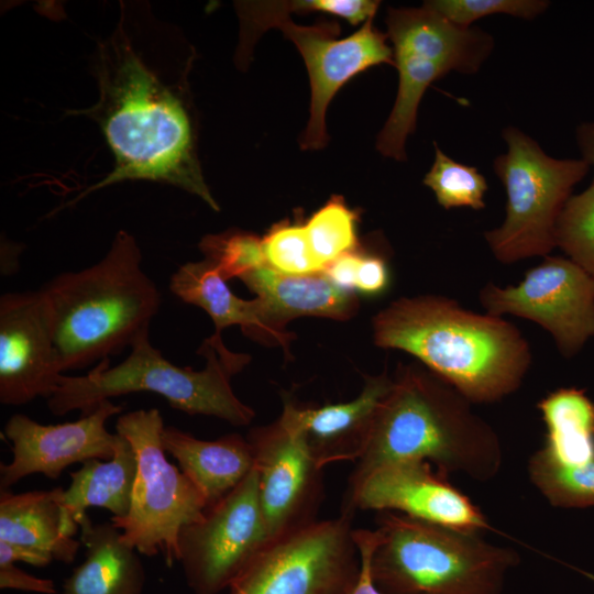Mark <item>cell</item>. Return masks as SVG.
Segmentation results:
<instances>
[{
    "mask_svg": "<svg viewBox=\"0 0 594 594\" xmlns=\"http://www.w3.org/2000/svg\"><path fill=\"white\" fill-rule=\"evenodd\" d=\"M453 386L427 369L399 366L373 416L349 481L393 462L418 460L448 475L486 482L503 464L501 440Z\"/></svg>",
    "mask_w": 594,
    "mask_h": 594,
    "instance_id": "obj_3",
    "label": "cell"
},
{
    "mask_svg": "<svg viewBox=\"0 0 594 594\" xmlns=\"http://www.w3.org/2000/svg\"><path fill=\"white\" fill-rule=\"evenodd\" d=\"M22 561L34 566H45L53 558L41 551L0 541V563H15Z\"/></svg>",
    "mask_w": 594,
    "mask_h": 594,
    "instance_id": "obj_36",
    "label": "cell"
},
{
    "mask_svg": "<svg viewBox=\"0 0 594 594\" xmlns=\"http://www.w3.org/2000/svg\"><path fill=\"white\" fill-rule=\"evenodd\" d=\"M435 162L424 178L444 209L469 207L485 208L487 183L477 168L464 165L446 155L435 143Z\"/></svg>",
    "mask_w": 594,
    "mask_h": 594,
    "instance_id": "obj_27",
    "label": "cell"
},
{
    "mask_svg": "<svg viewBox=\"0 0 594 594\" xmlns=\"http://www.w3.org/2000/svg\"><path fill=\"white\" fill-rule=\"evenodd\" d=\"M206 260L211 262L228 280L241 278L251 271L266 265L262 239L248 232L230 230L207 234L199 242Z\"/></svg>",
    "mask_w": 594,
    "mask_h": 594,
    "instance_id": "obj_29",
    "label": "cell"
},
{
    "mask_svg": "<svg viewBox=\"0 0 594 594\" xmlns=\"http://www.w3.org/2000/svg\"><path fill=\"white\" fill-rule=\"evenodd\" d=\"M556 245L594 276V183L564 205L557 222Z\"/></svg>",
    "mask_w": 594,
    "mask_h": 594,
    "instance_id": "obj_28",
    "label": "cell"
},
{
    "mask_svg": "<svg viewBox=\"0 0 594 594\" xmlns=\"http://www.w3.org/2000/svg\"><path fill=\"white\" fill-rule=\"evenodd\" d=\"M249 18L255 31L279 29L300 52L310 80V116L300 145L304 150L322 148L328 141L326 112L338 90L359 73L380 64L395 65L387 34L369 19L349 37L337 40V23L298 25L283 1L253 2Z\"/></svg>",
    "mask_w": 594,
    "mask_h": 594,
    "instance_id": "obj_11",
    "label": "cell"
},
{
    "mask_svg": "<svg viewBox=\"0 0 594 594\" xmlns=\"http://www.w3.org/2000/svg\"><path fill=\"white\" fill-rule=\"evenodd\" d=\"M64 490L0 493V541L31 548L64 563L74 561L80 540L79 525L64 512Z\"/></svg>",
    "mask_w": 594,
    "mask_h": 594,
    "instance_id": "obj_21",
    "label": "cell"
},
{
    "mask_svg": "<svg viewBox=\"0 0 594 594\" xmlns=\"http://www.w3.org/2000/svg\"><path fill=\"white\" fill-rule=\"evenodd\" d=\"M392 384L393 378L386 373L366 375L354 399L321 407H299L285 399L278 420L302 438L320 468L336 462H356L364 450L375 410Z\"/></svg>",
    "mask_w": 594,
    "mask_h": 594,
    "instance_id": "obj_19",
    "label": "cell"
},
{
    "mask_svg": "<svg viewBox=\"0 0 594 594\" xmlns=\"http://www.w3.org/2000/svg\"><path fill=\"white\" fill-rule=\"evenodd\" d=\"M537 407L547 435L528 461L532 484L554 507L594 506V403L582 389L564 387Z\"/></svg>",
    "mask_w": 594,
    "mask_h": 594,
    "instance_id": "obj_14",
    "label": "cell"
},
{
    "mask_svg": "<svg viewBox=\"0 0 594 594\" xmlns=\"http://www.w3.org/2000/svg\"><path fill=\"white\" fill-rule=\"evenodd\" d=\"M361 257L362 254L356 252L346 253L330 263L323 272L336 286L353 292Z\"/></svg>",
    "mask_w": 594,
    "mask_h": 594,
    "instance_id": "obj_35",
    "label": "cell"
},
{
    "mask_svg": "<svg viewBox=\"0 0 594 594\" xmlns=\"http://www.w3.org/2000/svg\"><path fill=\"white\" fill-rule=\"evenodd\" d=\"M358 509L395 512L466 531L491 528L482 510L447 475L418 460L387 463L349 481L343 510Z\"/></svg>",
    "mask_w": 594,
    "mask_h": 594,
    "instance_id": "obj_16",
    "label": "cell"
},
{
    "mask_svg": "<svg viewBox=\"0 0 594 594\" xmlns=\"http://www.w3.org/2000/svg\"><path fill=\"white\" fill-rule=\"evenodd\" d=\"M265 263L286 275H307L322 272L314 260L304 223L284 220L274 224L262 238Z\"/></svg>",
    "mask_w": 594,
    "mask_h": 594,
    "instance_id": "obj_30",
    "label": "cell"
},
{
    "mask_svg": "<svg viewBox=\"0 0 594 594\" xmlns=\"http://www.w3.org/2000/svg\"><path fill=\"white\" fill-rule=\"evenodd\" d=\"M386 24L399 82L376 148L386 157L405 161L406 139L416 128L427 88L451 70L475 74L492 53L494 41L479 28L451 23L425 3L420 8H389Z\"/></svg>",
    "mask_w": 594,
    "mask_h": 594,
    "instance_id": "obj_7",
    "label": "cell"
},
{
    "mask_svg": "<svg viewBox=\"0 0 594 594\" xmlns=\"http://www.w3.org/2000/svg\"><path fill=\"white\" fill-rule=\"evenodd\" d=\"M358 213L333 196L305 223L311 255L323 271L340 256L355 252Z\"/></svg>",
    "mask_w": 594,
    "mask_h": 594,
    "instance_id": "obj_26",
    "label": "cell"
},
{
    "mask_svg": "<svg viewBox=\"0 0 594 594\" xmlns=\"http://www.w3.org/2000/svg\"><path fill=\"white\" fill-rule=\"evenodd\" d=\"M388 283V271L383 258L374 255H362L358 268L355 289L364 294H378Z\"/></svg>",
    "mask_w": 594,
    "mask_h": 594,
    "instance_id": "obj_34",
    "label": "cell"
},
{
    "mask_svg": "<svg viewBox=\"0 0 594 594\" xmlns=\"http://www.w3.org/2000/svg\"><path fill=\"white\" fill-rule=\"evenodd\" d=\"M51 309L44 293L0 297V403L25 405L48 398L59 376Z\"/></svg>",
    "mask_w": 594,
    "mask_h": 594,
    "instance_id": "obj_17",
    "label": "cell"
},
{
    "mask_svg": "<svg viewBox=\"0 0 594 594\" xmlns=\"http://www.w3.org/2000/svg\"><path fill=\"white\" fill-rule=\"evenodd\" d=\"M0 587L2 590H18L41 594L56 593L52 580L29 574L14 563H0Z\"/></svg>",
    "mask_w": 594,
    "mask_h": 594,
    "instance_id": "obj_33",
    "label": "cell"
},
{
    "mask_svg": "<svg viewBox=\"0 0 594 594\" xmlns=\"http://www.w3.org/2000/svg\"><path fill=\"white\" fill-rule=\"evenodd\" d=\"M194 58L182 33L158 20L148 3L121 2L116 28L92 56L98 99L89 108L68 111L99 125L114 167L75 201L117 183L148 180L176 186L220 210L198 157L189 85Z\"/></svg>",
    "mask_w": 594,
    "mask_h": 594,
    "instance_id": "obj_1",
    "label": "cell"
},
{
    "mask_svg": "<svg viewBox=\"0 0 594 594\" xmlns=\"http://www.w3.org/2000/svg\"><path fill=\"white\" fill-rule=\"evenodd\" d=\"M169 289L184 302L204 309L212 319L217 334L238 324L250 338L278 344L284 350L294 337L271 324L260 299L245 300L234 295L217 267L206 258L179 266L170 276Z\"/></svg>",
    "mask_w": 594,
    "mask_h": 594,
    "instance_id": "obj_22",
    "label": "cell"
},
{
    "mask_svg": "<svg viewBox=\"0 0 594 594\" xmlns=\"http://www.w3.org/2000/svg\"><path fill=\"white\" fill-rule=\"evenodd\" d=\"M353 536L360 556V570L344 594H383L371 573V556L377 541L376 530L354 529Z\"/></svg>",
    "mask_w": 594,
    "mask_h": 594,
    "instance_id": "obj_32",
    "label": "cell"
},
{
    "mask_svg": "<svg viewBox=\"0 0 594 594\" xmlns=\"http://www.w3.org/2000/svg\"><path fill=\"white\" fill-rule=\"evenodd\" d=\"M130 348L128 358L114 366H110L108 358L86 375L62 374L47 398L50 411L64 416L77 409L84 415L112 397L151 392L189 415L212 416L233 426H246L253 420L254 410L237 397L230 384L250 356L228 350L221 334L213 333L198 349L206 359L200 371L168 361L151 344L148 332L141 334Z\"/></svg>",
    "mask_w": 594,
    "mask_h": 594,
    "instance_id": "obj_5",
    "label": "cell"
},
{
    "mask_svg": "<svg viewBox=\"0 0 594 594\" xmlns=\"http://www.w3.org/2000/svg\"><path fill=\"white\" fill-rule=\"evenodd\" d=\"M424 3L461 28H471L474 21L492 14L532 20L549 7V1L543 0H432Z\"/></svg>",
    "mask_w": 594,
    "mask_h": 594,
    "instance_id": "obj_31",
    "label": "cell"
},
{
    "mask_svg": "<svg viewBox=\"0 0 594 594\" xmlns=\"http://www.w3.org/2000/svg\"><path fill=\"white\" fill-rule=\"evenodd\" d=\"M353 514L266 541L227 594H344L360 570Z\"/></svg>",
    "mask_w": 594,
    "mask_h": 594,
    "instance_id": "obj_10",
    "label": "cell"
},
{
    "mask_svg": "<svg viewBox=\"0 0 594 594\" xmlns=\"http://www.w3.org/2000/svg\"><path fill=\"white\" fill-rule=\"evenodd\" d=\"M479 299L487 314H509L544 329L564 358L594 337V276L570 258L546 256L517 285H484Z\"/></svg>",
    "mask_w": 594,
    "mask_h": 594,
    "instance_id": "obj_13",
    "label": "cell"
},
{
    "mask_svg": "<svg viewBox=\"0 0 594 594\" xmlns=\"http://www.w3.org/2000/svg\"><path fill=\"white\" fill-rule=\"evenodd\" d=\"M40 289L51 309L62 373L131 346L148 332L161 306V294L142 268L140 246L124 230L100 261L62 273Z\"/></svg>",
    "mask_w": 594,
    "mask_h": 594,
    "instance_id": "obj_4",
    "label": "cell"
},
{
    "mask_svg": "<svg viewBox=\"0 0 594 594\" xmlns=\"http://www.w3.org/2000/svg\"><path fill=\"white\" fill-rule=\"evenodd\" d=\"M374 343L407 352L472 404L516 392L532 361L520 330L441 295L402 297L373 318Z\"/></svg>",
    "mask_w": 594,
    "mask_h": 594,
    "instance_id": "obj_2",
    "label": "cell"
},
{
    "mask_svg": "<svg viewBox=\"0 0 594 594\" xmlns=\"http://www.w3.org/2000/svg\"><path fill=\"white\" fill-rule=\"evenodd\" d=\"M162 444L200 491L208 507L223 498L254 468L250 443L238 433L201 440L168 426L162 432Z\"/></svg>",
    "mask_w": 594,
    "mask_h": 594,
    "instance_id": "obj_24",
    "label": "cell"
},
{
    "mask_svg": "<svg viewBox=\"0 0 594 594\" xmlns=\"http://www.w3.org/2000/svg\"><path fill=\"white\" fill-rule=\"evenodd\" d=\"M164 428L156 408L133 410L118 418L117 433L132 446L138 471L128 515L111 518V522L139 553H162L172 565L178 561L180 530L199 520L208 504L180 469L168 462L162 444Z\"/></svg>",
    "mask_w": 594,
    "mask_h": 594,
    "instance_id": "obj_9",
    "label": "cell"
},
{
    "mask_svg": "<svg viewBox=\"0 0 594 594\" xmlns=\"http://www.w3.org/2000/svg\"><path fill=\"white\" fill-rule=\"evenodd\" d=\"M576 141L582 158L594 168V121L584 122L578 127Z\"/></svg>",
    "mask_w": 594,
    "mask_h": 594,
    "instance_id": "obj_37",
    "label": "cell"
},
{
    "mask_svg": "<svg viewBox=\"0 0 594 594\" xmlns=\"http://www.w3.org/2000/svg\"><path fill=\"white\" fill-rule=\"evenodd\" d=\"M121 410L108 399L72 422L42 425L23 414L11 416L3 432L12 444V460L0 465L1 490L35 473L58 479L74 463L111 459L120 436L110 433L106 422Z\"/></svg>",
    "mask_w": 594,
    "mask_h": 594,
    "instance_id": "obj_18",
    "label": "cell"
},
{
    "mask_svg": "<svg viewBox=\"0 0 594 594\" xmlns=\"http://www.w3.org/2000/svg\"><path fill=\"white\" fill-rule=\"evenodd\" d=\"M257 474V493L267 541L316 520L323 499V469L302 438L279 420L246 437Z\"/></svg>",
    "mask_w": 594,
    "mask_h": 594,
    "instance_id": "obj_15",
    "label": "cell"
},
{
    "mask_svg": "<svg viewBox=\"0 0 594 594\" xmlns=\"http://www.w3.org/2000/svg\"><path fill=\"white\" fill-rule=\"evenodd\" d=\"M506 153L493 168L505 187L504 222L484 233L494 257L503 264L547 256L556 245V228L574 186L590 169L583 160H558L517 128L503 131Z\"/></svg>",
    "mask_w": 594,
    "mask_h": 594,
    "instance_id": "obj_8",
    "label": "cell"
},
{
    "mask_svg": "<svg viewBox=\"0 0 594 594\" xmlns=\"http://www.w3.org/2000/svg\"><path fill=\"white\" fill-rule=\"evenodd\" d=\"M84 561L64 581L62 594H142L145 570L139 552L111 521L79 520Z\"/></svg>",
    "mask_w": 594,
    "mask_h": 594,
    "instance_id": "obj_23",
    "label": "cell"
},
{
    "mask_svg": "<svg viewBox=\"0 0 594 594\" xmlns=\"http://www.w3.org/2000/svg\"><path fill=\"white\" fill-rule=\"evenodd\" d=\"M260 299L266 318L279 331L298 317H320L348 320L359 309L353 292L336 286L324 272L286 275L267 265L240 278Z\"/></svg>",
    "mask_w": 594,
    "mask_h": 594,
    "instance_id": "obj_20",
    "label": "cell"
},
{
    "mask_svg": "<svg viewBox=\"0 0 594 594\" xmlns=\"http://www.w3.org/2000/svg\"><path fill=\"white\" fill-rule=\"evenodd\" d=\"M120 436V435H119ZM138 460L130 442L122 436L114 455L107 462L89 460L70 473V484L64 490L62 505L66 515L78 524L88 507H100L123 518L131 505Z\"/></svg>",
    "mask_w": 594,
    "mask_h": 594,
    "instance_id": "obj_25",
    "label": "cell"
},
{
    "mask_svg": "<svg viewBox=\"0 0 594 594\" xmlns=\"http://www.w3.org/2000/svg\"><path fill=\"white\" fill-rule=\"evenodd\" d=\"M255 469L178 536V561L194 594H222L266 543Z\"/></svg>",
    "mask_w": 594,
    "mask_h": 594,
    "instance_id": "obj_12",
    "label": "cell"
},
{
    "mask_svg": "<svg viewBox=\"0 0 594 594\" xmlns=\"http://www.w3.org/2000/svg\"><path fill=\"white\" fill-rule=\"evenodd\" d=\"M371 573L383 594H501L507 572L519 563L508 547L477 531L378 512Z\"/></svg>",
    "mask_w": 594,
    "mask_h": 594,
    "instance_id": "obj_6",
    "label": "cell"
}]
</instances>
